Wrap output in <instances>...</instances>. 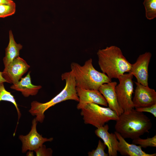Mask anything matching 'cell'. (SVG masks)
<instances>
[{"mask_svg": "<svg viewBox=\"0 0 156 156\" xmlns=\"http://www.w3.org/2000/svg\"><path fill=\"white\" fill-rule=\"evenodd\" d=\"M2 72L0 71V83L7 82L6 80L3 77L2 75Z\"/></svg>", "mask_w": 156, "mask_h": 156, "instance_id": "25", "label": "cell"}, {"mask_svg": "<svg viewBox=\"0 0 156 156\" xmlns=\"http://www.w3.org/2000/svg\"><path fill=\"white\" fill-rule=\"evenodd\" d=\"M152 55L149 52L140 55L136 62L131 64L129 73L135 77L138 82L145 86H148V66Z\"/></svg>", "mask_w": 156, "mask_h": 156, "instance_id": "10", "label": "cell"}, {"mask_svg": "<svg viewBox=\"0 0 156 156\" xmlns=\"http://www.w3.org/2000/svg\"><path fill=\"white\" fill-rule=\"evenodd\" d=\"M30 73L29 72L25 77L21 78L17 82L13 84L10 88L21 92L25 97L36 95L42 87L40 85H35L32 83Z\"/></svg>", "mask_w": 156, "mask_h": 156, "instance_id": "15", "label": "cell"}, {"mask_svg": "<svg viewBox=\"0 0 156 156\" xmlns=\"http://www.w3.org/2000/svg\"><path fill=\"white\" fill-rule=\"evenodd\" d=\"M115 125L116 131L124 138L132 140L148 133L152 127L151 120L143 112L134 108L118 116Z\"/></svg>", "mask_w": 156, "mask_h": 156, "instance_id": "1", "label": "cell"}, {"mask_svg": "<svg viewBox=\"0 0 156 156\" xmlns=\"http://www.w3.org/2000/svg\"><path fill=\"white\" fill-rule=\"evenodd\" d=\"M106 146L100 140L98 142L97 146L95 150H93L92 151L88 153L89 156H107L108 154L105 152V150Z\"/></svg>", "mask_w": 156, "mask_h": 156, "instance_id": "21", "label": "cell"}, {"mask_svg": "<svg viewBox=\"0 0 156 156\" xmlns=\"http://www.w3.org/2000/svg\"><path fill=\"white\" fill-rule=\"evenodd\" d=\"M81 110V114L84 123L96 128L103 126L110 120L116 121L118 118L115 111L109 107H102L94 103H88Z\"/></svg>", "mask_w": 156, "mask_h": 156, "instance_id": "5", "label": "cell"}, {"mask_svg": "<svg viewBox=\"0 0 156 156\" xmlns=\"http://www.w3.org/2000/svg\"><path fill=\"white\" fill-rule=\"evenodd\" d=\"M109 126L107 124L97 128L95 133L101 139L108 148V155L117 156L118 141L115 134L108 132Z\"/></svg>", "mask_w": 156, "mask_h": 156, "instance_id": "13", "label": "cell"}, {"mask_svg": "<svg viewBox=\"0 0 156 156\" xmlns=\"http://www.w3.org/2000/svg\"><path fill=\"white\" fill-rule=\"evenodd\" d=\"M30 67L25 60L19 56L5 67L2 75L7 83L14 84L21 79Z\"/></svg>", "mask_w": 156, "mask_h": 156, "instance_id": "8", "label": "cell"}, {"mask_svg": "<svg viewBox=\"0 0 156 156\" xmlns=\"http://www.w3.org/2000/svg\"><path fill=\"white\" fill-rule=\"evenodd\" d=\"M14 2L12 0H0V5L3 4H9Z\"/></svg>", "mask_w": 156, "mask_h": 156, "instance_id": "24", "label": "cell"}, {"mask_svg": "<svg viewBox=\"0 0 156 156\" xmlns=\"http://www.w3.org/2000/svg\"><path fill=\"white\" fill-rule=\"evenodd\" d=\"M16 11V4L14 2L9 4L0 5V18H5L11 16Z\"/></svg>", "mask_w": 156, "mask_h": 156, "instance_id": "20", "label": "cell"}, {"mask_svg": "<svg viewBox=\"0 0 156 156\" xmlns=\"http://www.w3.org/2000/svg\"><path fill=\"white\" fill-rule=\"evenodd\" d=\"M132 143L135 144H138L142 148H146L148 147H156V135L152 138H148L146 139H143L138 138L133 140Z\"/></svg>", "mask_w": 156, "mask_h": 156, "instance_id": "19", "label": "cell"}, {"mask_svg": "<svg viewBox=\"0 0 156 156\" xmlns=\"http://www.w3.org/2000/svg\"><path fill=\"white\" fill-rule=\"evenodd\" d=\"M97 55L98 64L102 73L111 79H118L130 70L131 64L116 46L112 45L99 49Z\"/></svg>", "mask_w": 156, "mask_h": 156, "instance_id": "2", "label": "cell"}, {"mask_svg": "<svg viewBox=\"0 0 156 156\" xmlns=\"http://www.w3.org/2000/svg\"><path fill=\"white\" fill-rule=\"evenodd\" d=\"M141 112H148L152 114L155 117H156V104L150 106L135 109Z\"/></svg>", "mask_w": 156, "mask_h": 156, "instance_id": "23", "label": "cell"}, {"mask_svg": "<svg viewBox=\"0 0 156 156\" xmlns=\"http://www.w3.org/2000/svg\"><path fill=\"white\" fill-rule=\"evenodd\" d=\"M114 133L118 141V152L122 156H156V153L148 154L144 151L141 147L134 144H130L118 133Z\"/></svg>", "mask_w": 156, "mask_h": 156, "instance_id": "14", "label": "cell"}, {"mask_svg": "<svg viewBox=\"0 0 156 156\" xmlns=\"http://www.w3.org/2000/svg\"><path fill=\"white\" fill-rule=\"evenodd\" d=\"M62 80H65V86L64 89L49 101L41 103L37 101L32 102L29 110L37 122H43L45 118L44 113L50 107L56 104L67 100H73L78 102L79 98L76 90L75 79L72 71L66 72L61 75Z\"/></svg>", "mask_w": 156, "mask_h": 156, "instance_id": "3", "label": "cell"}, {"mask_svg": "<svg viewBox=\"0 0 156 156\" xmlns=\"http://www.w3.org/2000/svg\"><path fill=\"white\" fill-rule=\"evenodd\" d=\"M70 68L75 79L76 87L99 90L102 84L112 81V79L106 74L94 68L91 58L86 61L83 66L72 62Z\"/></svg>", "mask_w": 156, "mask_h": 156, "instance_id": "4", "label": "cell"}, {"mask_svg": "<svg viewBox=\"0 0 156 156\" xmlns=\"http://www.w3.org/2000/svg\"><path fill=\"white\" fill-rule=\"evenodd\" d=\"M77 95L79 98L77 108L81 109L86 105L94 103L107 106L108 104L105 98L98 90H89L76 87Z\"/></svg>", "mask_w": 156, "mask_h": 156, "instance_id": "11", "label": "cell"}, {"mask_svg": "<svg viewBox=\"0 0 156 156\" xmlns=\"http://www.w3.org/2000/svg\"><path fill=\"white\" fill-rule=\"evenodd\" d=\"M135 83L136 87L132 99L134 108L144 107L156 104V92L154 89L137 82Z\"/></svg>", "mask_w": 156, "mask_h": 156, "instance_id": "9", "label": "cell"}, {"mask_svg": "<svg viewBox=\"0 0 156 156\" xmlns=\"http://www.w3.org/2000/svg\"><path fill=\"white\" fill-rule=\"evenodd\" d=\"M38 122L35 118L32 122L31 129L26 135H22L19 136V139L22 143L21 152L25 153L28 151H34L47 142H51L53 138H47L43 137L37 131L36 126Z\"/></svg>", "mask_w": 156, "mask_h": 156, "instance_id": "7", "label": "cell"}, {"mask_svg": "<svg viewBox=\"0 0 156 156\" xmlns=\"http://www.w3.org/2000/svg\"><path fill=\"white\" fill-rule=\"evenodd\" d=\"M23 46L15 41L11 30L9 32V42L5 49V55L3 59L4 67H6L15 58L19 56L20 51Z\"/></svg>", "mask_w": 156, "mask_h": 156, "instance_id": "16", "label": "cell"}, {"mask_svg": "<svg viewBox=\"0 0 156 156\" xmlns=\"http://www.w3.org/2000/svg\"><path fill=\"white\" fill-rule=\"evenodd\" d=\"M26 155L27 156H34L33 151H28L26 153Z\"/></svg>", "mask_w": 156, "mask_h": 156, "instance_id": "26", "label": "cell"}, {"mask_svg": "<svg viewBox=\"0 0 156 156\" xmlns=\"http://www.w3.org/2000/svg\"><path fill=\"white\" fill-rule=\"evenodd\" d=\"M133 76L128 73L123 74L118 79L119 83L116 86L115 90L119 104L124 112H128L134 108L132 100Z\"/></svg>", "mask_w": 156, "mask_h": 156, "instance_id": "6", "label": "cell"}, {"mask_svg": "<svg viewBox=\"0 0 156 156\" xmlns=\"http://www.w3.org/2000/svg\"><path fill=\"white\" fill-rule=\"evenodd\" d=\"M117 83L110 81L102 84L99 88V90L106 100L109 107L115 111L118 116L124 111L120 107L117 99L115 88Z\"/></svg>", "mask_w": 156, "mask_h": 156, "instance_id": "12", "label": "cell"}, {"mask_svg": "<svg viewBox=\"0 0 156 156\" xmlns=\"http://www.w3.org/2000/svg\"><path fill=\"white\" fill-rule=\"evenodd\" d=\"M143 4L145 10V16L148 20L156 17V0H144Z\"/></svg>", "mask_w": 156, "mask_h": 156, "instance_id": "18", "label": "cell"}, {"mask_svg": "<svg viewBox=\"0 0 156 156\" xmlns=\"http://www.w3.org/2000/svg\"><path fill=\"white\" fill-rule=\"evenodd\" d=\"M1 101H5L11 102L15 107L18 116V122L16 127H17L18 121L21 116V113L14 96L10 92L7 91L5 89L4 83H0V102Z\"/></svg>", "mask_w": 156, "mask_h": 156, "instance_id": "17", "label": "cell"}, {"mask_svg": "<svg viewBox=\"0 0 156 156\" xmlns=\"http://www.w3.org/2000/svg\"><path fill=\"white\" fill-rule=\"evenodd\" d=\"M37 156H52L53 153L51 148H47L45 145L43 144L34 151Z\"/></svg>", "mask_w": 156, "mask_h": 156, "instance_id": "22", "label": "cell"}]
</instances>
